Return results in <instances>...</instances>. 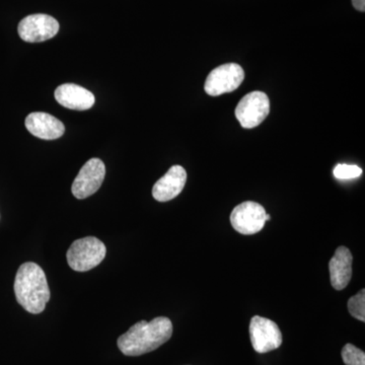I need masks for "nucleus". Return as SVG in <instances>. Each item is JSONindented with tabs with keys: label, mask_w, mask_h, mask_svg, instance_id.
<instances>
[{
	"label": "nucleus",
	"mask_w": 365,
	"mask_h": 365,
	"mask_svg": "<svg viewBox=\"0 0 365 365\" xmlns=\"http://www.w3.org/2000/svg\"><path fill=\"white\" fill-rule=\"evenodd\" d=\"M173 335L169 318L158 317L153 321H140L118 338V348L126 356H139L165 344Z\"/></svg>",
	"instance_id": "obj_1"
},
{
	"label": "nucleus",
	"mask_w": 365,
	"mask_h": 365,
	"mask_svg": "<svg viewBox=\"0 0 365 365\" xmlns=\"http://www.w3.org/2000/svg\"><path fill=\"white\" fill-rule=\"evenodd\" d=\"M16 300L29 313L44 312L50 299V288L45 272L38 264L26 262L19 268L14 280Z\"/></svg>",
	"instance_id": "obj_2"
},
{
	"label": "nucleus",
	"mask_w": 365,
	"mask_h": 365,
	"mask_svg": "<svg viewBox=\"0 0 365 365\" xmlns=\"http://www.w3.org/2000/svg\"><path fill=\"white\" fill-rule=\"evenodd\" d=\"M107 248L95 237H86L72 242L66 254L71 269L78 272H86L97 267L104 260Z\"/></svg>",
	"instance_id": "obj_3"
},
{
	"label": "nucleus",
	"mask_w": 365,
	"mask_h": 365,
	"mask_svg": "<svg viewBox=\"0 0 365 365\" xmlns=\"http://www.w3.org/2000/svg\"><path fill=\"white\" fill-rule=\"evenodd\" d=\"M270 113V101L263 91H252L240 101L235 108V117L242 128L259 126Z\"/></svg>",
	"instance_id": "obj_4"
},
{
	"label": "nucleus",
	"mask_w": 365,
	"mask_h": 365,
	"mask_svg": "<svg viewBox=\"0 0 365 365\" xmlns=\"http://www.w3.org/2000/svg\"><path fill=\"white\" fill-rule=\"evenodd\" d=\"M250 338L255 351L268 353L278 349L282 344V333L275 322L255 316L250 322Z\"/></svg>",
	"instance_id": "obj_5"
},
{
	"label": "nucleus",
	"mask_w": 365,
	"mask_h": 365,
	"mask_svg": "<svg viewBox=\"0 0 365 365\" xmlns=\"http://www.w3.org/2000/svg\"><path fill=\"white\" fill-rule=\"evenodd\" d=\"M244 78V69L239 64H222L209 73L204 90L211 97H217L237 90L242 85Z\"/></svg>",
	"instance_id": "obj_6"
},
{
	"label": "nucleus",
	"mask_w": 365,
	"mask_h": 365,
	"mask_svg": "<svg viewBox=\"0 0 365 365\" xmlns=\"http://www.w3.org/2000/svg\"><path fill=\"white\" fill-rule=\"evenodd\" d=\"M266 210L261 204L246 201L235 206L230 215V223L240 234L251 235L265 227Z\"/></svg>",
	"instance_id": "obj_7"
},
{
	"label": "nucleus",
	"mask_w": 365,
	"mask_h": 365,
	"mask_svg": "<svg viewBox=\"0 0 365 365\" xmlns=\"http://www.w3.org/2000/svg\"><path fill=\"white\" fill-rule=\"evenodd\" d=\"M59 23L48 14H31L19 24L18 32L21 40L29 43L44 42L52 39L59 32Z\"/></svg>",
	"instance_id": "obj_8"
},
{
	"label": "nucleus",
	"mask_w": 365,
	"mask_h": 365,
	"mask_svg": "<svg viewBox=\"0 0 365 365\" xmlns=\"http://www.w3.org/2000/svg\"><path fill=\"white\" fill-rule=\"evenodd\" d=\"M106 176V167L100 158H91L79 170L72 184L71 191L78 199L93 195L102 186Z\"/></svg>",
	"instance_id": "obj_9"
},
{
	"label": "nucleus",
	"mask_w": 365,
	"mask_h": 365,
	"mask_svg": "<svg viewBox=\"0 0 365 365\" xmlns=\"http://www.w3.org/2000/svg\"><path fill=\"white\" fill-rule=\"evenodd\" d=\"M187 182V173L181 165H173L153 188V196L158 202H168L179 196Z\"/></svg>",
	"instance_id": "obj_10"
},
{
	"label": "nucleus",
	"mask_w": 365,
	"mask_h": 365,
	"mask_svg": "<svg viewBox=\"0 0 365 365\" xmlns=\"http://www.w3.org/2000/svg\"><path fill=\"white\" fill-rule=\"evenodd\" d=\"M25 124L31 134L45 140L60 138L66 132V126L59 119L44 112L31 113Z\"/></svg>",
	"instance_id": "obj_11"
},
{
	"label": "nucleus",
	"mask_w": 365,
	"mask_h": 365,
	"mask_svg": "<svg viewBox=\"0 0 365 365\" xmlns=\"http://www.w3.org/2000/svg\"><path fill=\"white\" fill-rule=\"evenodd\" d=\"M55 98L59 105L76 111H86L95 104V96L90 91L76 83H64L55 91Z\"/></svg>",
	"instance_id": "obj_12"
},
{
	"label": "nucleus",
	"mask_w": 365,
	"mask_h": 365,
	"mask_svg": "<svg viewBox=\"0 0 365 365\" xmlns=\"http://www.w3.org/2000/svg\"><path fill=\"white\" fill-rule=\"evenodd\" d=\"M353 257L351 252L344 246L336 250L329 262L331 284L336 290H342L349 284L352 277Z\"/></svg>",
	"instance_id": "obj_13"
},
{
	"label": "nucleus",
	"mask_w": 365,
	"mask_h": 365,
	"mask_svg": "<svg viewBox=\"0 0 365 365\" xmlns=\"http://www.w3.org/2000/svg\"><path fill=\"white\" fill-rule=\"evenodd\" d=\"M348 311L350 314L362 323L365 322V290H359V294L348 300Z\"/></svg>",
	"instance_id": "obj_14"
},
{
	"label": "nucleus",
	"mask_w": 365,
	"mask_h": 365,
	"mask_svg": "<svg viewBox=\"0 0 365 365\" xmlns=\"http://www.w3.org/2000/svg\"><path fill=\"white\" fill-rule=\"evenodd\" d=\"M341 355L346 365H365V353L356 346L346 344Z\"/></svg>",
	"instance_id": "obj_15"
},
{
	"label": "nucleus",
	"mask_w": 365,
	"mask_h": 365,
	"mask_svg": "<svg viewBox=\"0 0 365 365\" xmlns=\"http://www.w3.org/2000/svg\"><path fill=\"white\" fill-rule=\"evenodd\" d=\"M362 175V170L354 165H338L334 170V176L339 180H350Z\"/></svg>",
	"instance_id": "obj_16"
},
{
	"label": "nucleus",
	"mask_w": 365,
	"mask_h": 365,
	"mask_svg": "<svg viewBox=\"0 0 365 365\" xmlns=\"http://www.w3.org/2000/svg\"><path fill=\"white\" fill-rule=\"evenodd\" d=\"M352 4L357 11H362V13L365 11V0H352Z\"/></svg>",
	"instance_id": "obj_17"
},
{
	"label": "nucleus",
	"mask_w": 365,
	"mask_h": 365,
	"mask_svg": "<svg viewBox=\"0 0 365 365\" xmlns=\"http://www.w3.org/2000/svg\"><path fill=\"white\" fill-rule=\"evenodd\" d=\"M271 220V216L269 215H266V222H268V220Z\"/></svg>",
	"instance_id": "obj_18"
}]
</instances>
